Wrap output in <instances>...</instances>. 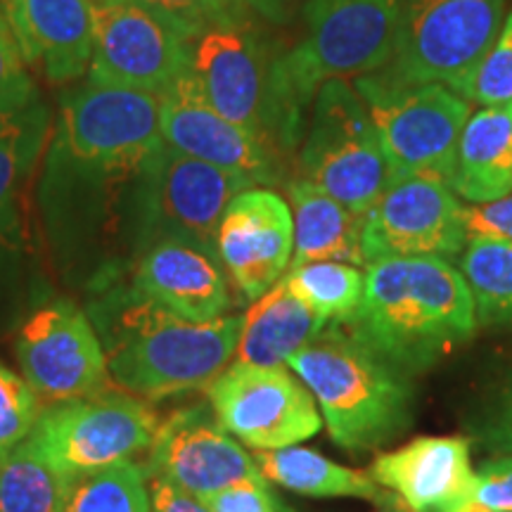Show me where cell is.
<instances>
[{
    "mask_svg": "<svg viewBox=\"0 0 512 512\" xmlns=\"http://www.w3.org/2000/svg\"><path fill=\"white\" fill-rule=\"evenodd\" d=\"M285 188L294 221L290 266H302L309 261L366 264L361 252V216L302 176L287 181Z\"/></svg>",
    "mask_w": 512,
    "mask_h": 512,
    "instance_id": "cell-23",
    "label": "cell"
},
{
    "mask_svg": "<svg viewBox=\"0 0 512 512\" xmlns=\"http://www.w3.org/2000/svg\"><path fill=\"white\" fill-rule=\"evenodd\" d=\"M112 387L143 401L207 389L235 358L242 316L192 323L119 287L91 311Z\"/></svg>",
    "mask_w": 512,
    "mask_h": 512,
    "instance_id": "cell-1",
    "label": "cell"
},
{
    "mask_svg": "<svg viewBox=\"0 0 512 512\" xmlns=\"http://www.w3.org/2000/svg\"><path fill=\"white\" fill-rule=\"evenodd\" d=\"M351 335L406 377L420 375L475 335L477 311L463 273L439 256L368 264Z\"/></svg>",
    "mask_w": 512,
    "mask_h": 512,
    "instance_id": "cell-2",
    "label": "cell"
},
{
    "mask_svg": "<svg viewBox=\"0 0 512 512\" xmlns=\"http://www.w3.org/2000/svg\"><path fill=\"white\" fill-rule=\"evenodd\" d=\"M143 472L171 479L197 498L235 484L266 482L252 453L230 437L204 403L178 408L159 422Z\"/></svg>",
    "mask_w": 512,
    "mask_h": 512,
    "instance_id": "cell-16",
    "label": "cell"
},
{
    "mask_svg": "<svg viewBox=\"0 0 512 512\" xmlns=\"http://www.w3.org/2000/svg\"><path fill=\"white\" fill-rule=\"evenodd\" d=\"M64 512H150L143 465L121 460L69 477Z\"/></svg>",
    "mask_w": 512,
    "mask_h": 512,
    "instance_id": "cell-30",
    "label": "cell"
},
{
    "mask_svg": "<svg viewBox=\"0 0 512 512\" xmlns=\"http://www.w3.org/2000/svg\"><path fill=\"white\" fill-rule=\"evenodd\" d=\"M200 501L207 505L209 512H290L268 489V482L235 484Z\"/></svg>",
    "mask_w": 512,
    "mask_h": 512,
    "instance_id": "cell-35",
    "label": "cell"
},
{
    "mask_svg": "<svg viewBox=\"0 0 512 512\" xmlns=\"http://www.w3.org/2000/svg\"><path fill=\"white\" fill-rule=\"evenodd\" d=\"M38 98L8 17L0 10V112L19 110Z\"/></svg>",
    "mask_w": 512,
    "mask_h": 512,
    "instance_id": "cell-34",
    "label": "cell"
},
{
    "mask_svg": "<svg viewBox=\"0 0 512 512\" xmlns=\"http://www.w3.org/2000/svg\"><path fill=\"white\" fill-rule=\"evenodd\" d=\"M211 411L230 437L254 451H278L323 427L309 387L287 366L235 361L207 387Z\"/></svg>",
    "mask_w": 512,
    "mask_h": 512,
    "instance_id": "cell-12",
    "label": "cell"
},
{
    "mask_svg": "<svg viewBox=\"0 0 512 512\" xmlns=\"http://www.w3.org/2000/svg\"><path fill=\"white\" fill-rule=\"evenodd\" d=\"M131 285L192 323L226 316L230 294L219 256L183 240H157L138 254Z\"/></svg>",
    "mask_w": 512,
    "mask_h": 512,
    "instance_id": "cell-21",
    "label": "cell"
},
{
    "mask_svg": "<svg viewBox=\"0 0 512 512\" xmlns=\"http://www.w3.org/2000/svg\"><path fill=\"white\" fill-rule=\"evenodd\" d=\"M467 238L465 207L448 185L430 178L389 183L361 216V252L366 266L406 256L453 259L463 252Z\"/></svg>",
    "mask_w": 512,
    "mask_h": 512,
    "instance_id": "cell-15",
    "label": "cell"
},
{
    "mask_svg": "<svg viewBox=\"0 0 512 512\" xmlns=\"http://www.w3.org/2000/svg\"><path fill=\"white\" fill-rule=\"evenodd\" d=\"M451 190L470 204L512 192V100L479 107L460 133Z\"/></svg>",
    "mask_w": 512,
    "mask_h": 512,
    "instance_id": "cell-22",
    "label": "cell"
},
{
    "mask_svg": "<svg viewBox=\"0 0 512 512\" xmlns=\"http://www.w3.org/2000/svg\"><path fill=\"white\" fill-rule=\"evenodd\" d=\"M150 491V512H209L200 498L162 475H145Z\"/></svg>",
    "mask_w": 512,
    "mask_h": 512,
    "instance_id": "cell-39",
    "label": "cell"
},
{
    "mask_svg": "<svg viewBox=\"0 0 512 512\" xmlns=\"http://www.w3.org/2000/svg\"><path fill=\"white\" fill-rule=\"evenodd\" d=\"M138 3L162 17L188 41H195L197 36L216 24L249 15L233 0H138Z\"/></svg>",
    "mask_w": 512,
    "mask_h": 512,
    "instance_id": "cell-32",
    "label": "cell"
},
{
    "mask_svg": "<svg viewBox=\"0 0 512 512\" xmlns=\"http://www.w3.org/2000/svg\"><path fill=\"white\" fill-rule=\"evenodd\" d=\"M472 501L494 512H512V456L489 460L475 470Z\"/></svg>",
    "mask_w": 512,
    "mask_h": 512,
    "instance_id": "cell-36",
    "label": "cell"
},
{
    "mask_svg": "<svg viewBox=\"0 0 512 512\" xmlns=\"http://www.w3.org/2000/svg\"><path fill=\"white\" fill-rule=\"evenodd\" d=\"M304 34L275 57L280 145L302 143L306 112L325 81L380 72L396 48L401 0H306Z\"/></svg>",
    "mask_w": 512,
    "mask_h": 512,
    "instance_id": "cell-3",
    "label": "cell"
},
{
    "mask_svg": "<svg viewBox=\"0 0 512 512\" xmlns=\"http://www.w3.org/2000/svg\"><path fill=\"white\" fill-rule=\"evenodd\" d=\"M159 128L171 150L245 176L254 185H275L283 176L280 152L221 117L192 69L159 95Z\"/></svg>",
    "mask_w": 512,
    "mask_h": 512,
    "instance_id": "cell-17",
    "label": "cell"
},
{
    "mask_svg": "<svg viewBox=\"0 0 512 512\" xmlns=\"http://www.w3.org/2000/svg\"><path fill=\"white\" fill-rule=\"evenodd\" d=\"M29 69L50 86H67L88 72L93 57V0H3Z\"/></svg>",
    "mask_w": 512,
    "mask_h": 512,
    "instance_id": "cell-20",
    "label": "cell"
},
{
    "mask_svg": "<svg viewBox=\"0 0 512 512\" xmlns=\"http://www.w3.org/2000/svg\"><path fill=\"white\" fill-rule=\"evenodd\" d=\"M467 100L479 107L512 100V10L505 15L501 31L479 64Z\"/></svg>",
    "mask_w": 512,
    "mask_h": 512,
    "instance_id": "cell-31",
    "label": "cell"
},
{
    "mask_svg": "<svg viewBox=\"0 0 512 512\" xmlns=\"http://www.w3.org/2000/svg\"><path fill=\"white\" fill-rule=\"evenodd\" d=\"M53 147L86 166L140 169L164 147L159 95L88 81L62 98Z\"/></svg>",
    "mask_w": 512,
    "mask_h": 512,
    "instance_id": "cell-11",
    "label": "cell"
},
{
    "mask_svg": "<svg viewBox=\"0 0 512 512\" xmlns=\"http://www.w3.org/2000/svg\"><path fill=\"white\" fill-rule=\"evenodd\" d=\"M223 271L247 302L283 280L294 254L290 204L268 188H249L228 204L216 235Z\"/></svg>",
    "mask_w": 512,
    "mask_h": 512,
    "instance_id": "cell-18",
    "label": "cell"
},
{
    "mask_svg": "<svg viewBox=\"0 0 512 512\" xmlns=\"http://www.w3.org/2000/svg\"><path fill=\"white\" fill-rule=\"evenodd\" d=\"M15 351L22 377L46 406L112 387L93 320L67 299L31 313L19 330Z\"/></svg>",
    "mask_w": 512,
    "mask_h": 512,
    "instance_id": "cell-14",
    "label": "cell"
},
{
    "mask_svg": "<svg viewBox=\"0 0 512 512\" xmlns=\"http://www.w3.org/2000/svg\"><path fill=\"white\" fill-rule=\"evenodd\" d=\"M351 86L377 128L392 183L430 178L451 188L472 102L444 83H406L384 72L356 76Z\"/></svg>",
    "mask_w": 512,
    "mask_h": 512,
    "instance_id": "cell-5",
    "label": "cell"
},
{
    "mask_svg": "<svg viewBox=\"0 0 512 512\" xmlns=\"http://www.w3.org/2000/svg\"><path fill=\"white\" fill-rule=\"evenodd\" d=\"M256 465L266 482L283 486L306 498H358L375 505H389L392 496L368 472L339 465L304 446H287L278 451H254Z\"/></svg>",
    "mask_w": 512,
    "mask_h": 512,
    "instance_id": "cell-25",
    "label": "cell"
},
{
    "mask_svg": "<svg viewBox=\"0 0 512 512\" xmlns=\"http://www.w3.org/2000/svg\"><path fill=\"white\" fill-rule=\"evenodd\" d=\"M467 235H489L512 242V192L501 200L465 207Z\"/></svg>",
    "mask_w": 512,
    "mask_h": 512,
    "instance_id": "cell-37",
    "label": "cell"
},
{
    "mask_svg": "<svg viewBox=\"0 0 512 512\" xmlns=\"http://www.w3.org/2000/svg\"><path fill=\"white\" fill-rule=\"evenodd\" d=\"M249 188H254L249 178L181 155L164 143L133 178L131 207L138 254L152 242L171 238L219 256V223L228 204Z\"/></svg>",
    "mask_w": 512,
    "mask_h": 512,
    "instance_id": "cell-6",
    "label": "cell"
},
{
    "mask_svg": "<svg viewBox=\"0 0 512 512\" xmlns=\"http://www.w3.org/2000/svg\"><path fill=\"white\" fill-rule=\"evenodd\" d=\"M93 8L91 83L162 95L192 69V41L138 0H93Z\"/></svg>",
    "mask_w": 512,
    "mask_h": 512,
    "instance_id": "cell-13",
    "label": "cell"
},
{
    "mask_svg": "<svg viewBox=\"0 0 512 512\" xmlns=\"http://www.w3.org/2000/svg\"><path fill=\"white\" fill-rule=\"evenodd\" d=\"M456 512H494V510H489V508H484V505H479V503H475V501H470V503L460 505V508H458Z\"/></svg>",
    "mask_w": 512,
    "mask_h": 512,
    "instance_id": "cell-41",
    "label": "cell"
},
{
    "mask_svg": "<svg viewBox=\"0 0 512 512\" xmlns=\"http://www.w3.org/2000/svg\"><path fill=\"white\" fill-rule=\"evenodd\" d=\"M368 475L411 512H456L475 494L470 441L463 437H418L380 453Z\"/></svg>",
    "mask_w": 512,
    "mask_h": 512,
    "instance_id": "cell-19",
    "label": "cell"
},
{
    "mask_svg": "<svg viewBox=\"0 0 512 512\" xmlns=\"http://www.w3.org/2000/svg\"><path fill=\"white\" fill-rule=\"evenodd\" d=\"M192 74L204 98L221 117L283 150L273 95L275 53L256 17L242 15L216 24L190 43Z\"/></svg>",
    "mask_w": 512,
    "mask_h": 512,
    "instance_id": "cell-10",
    "label": "cell"
},
{
    "mask_svg": "<svg viewBox=\"0 0 512 512\" xmlns=\"http://www.w3.org/2000/svg\"><path fill=\"white\" fill-rule=\"evenodd\" d=\"M458 271L475 299L477 323H512V242L470 235Z\"/></svg>",
    "mask_w": 512,
    "mask_h": 512,
    "instance_id": "cell-27",
    "label": "cell"
},
{
    "mask_svg": "<svg viewBox=\"0 0 512 512\" xmlns=\"http://www.w3.org/2000/svg\"><path fill=\"white\" fill-rule=\"evenodd\" d=\"M283 280L325 323H347L366 292V273L342 261H309L290 266Z\"/></svg>",
    "mask_w": 512,
    "mask_h": 512,
    "instance_id": "cell-29",
    "label": "cell"
},
{
    "mask_svg": "<svg viewBox=\"0 0 512 512\" xmlns=\"http://www.w3.org/2000/svg\"><path fill=\"white\" fill-rule=\"evenodd\" d=\"M505 19V0H401L392 60L380 72L406 83H444L467 100Z\"/></svg>",
    "mask_w": 512,
    "mask_h": 512,
    "instance_id": "cell-7",
    "label": "cell"
},
{
    "mask_svg": "<svg viewBox=\"0 0 512 512\" xmlns=\"http://www.w3.org/2000/svg\"><path fill=\"white\" fill-rule=\"evenodd\" d=\"M382 512H411L406 508V505H389L387 510H382Z\"/></svg>",
    "mask_w": 512,
    "mask_h": 512,
    "instance_id": "cell-42",
    "label": "cell"
},
{
    "mask_svg": "<svg viewBox=\"0 0 512 512\" xmlns=\"http://www.w3.org/2000/svg\"><path fill=\"white\" fill-rule=\"evenodd\" d=\"M43 403L29 382L0 366V448L15 446L34 430Z\"/></svg>",
    "mask_w": 512,
    "mask_h": 512,
    "instance_id": "cell-33",
    "label": "cell"
},
{
    "mask_svg": "<svg viewBox=\"0 0 512 512\" xmlns=\"http://www.w3.org/2000/svg\"><path fill=\"white\" fill-rule=\"evenodd\" d=\"M285 280L275 283L266 294L254 299L242 316L240 342L235 358L256 366H287V361L306 347L325 328Z\"/></svg>",
    "mask_w": 512,
    "mask_h": 512,
    "instance_id": "cell-24",
    "label": "cell"
},
{
    "mask_svg": "<svg viewBox=\"0 0 512 512\" xmlns=\"http://www.w3.org/2000/svg\"><path fill=\"white\" fill-rule=\"evenodd\" d=\"M50 131V112L41 100L0 112V226L10 214L19 185L31 174Z\"/></svg>",
    "mask_w": 512,
    "mask_h": 512,
    "instance_id": "cell-28",
    "label": "cell"
},
{
    "mask_svg": "<svg viewBox=\"0 0 512 512\" xmlns=\"http://www.w3.org/2000/svg\"><path fill=\"white\" fill-rule=\"evenodd\" d=\"M233 3L256 19L283 27L302 12L306 0H233Z\"/></svg>",
    "mask_w": 512,
    "mask_h": 512,
    "instance_id": "cell-40",
    "label": "cell"
},
{
    "mask_svg": "<svg viewBox=\"0 0 512 512\" xmlns=\"http://www.w3.org/2000/svg\"><path fill=\"white\" fill-rule=\"evenodd\" d=\"M482 439L491 451L512 456V380L505 384V389L498 394V399L486 415L482 425Z\"/></svg>",
    "mask_w": 512,
    "mask_h": 512,
    "instance_id": "cell-38",
    "label": "cell"
},
{
    "mask_svg": "<svg viewBox=\"0 0 512 512\" xmlns=\"http://www.w3.org/2000/svg\"><path fill=\"white\" fill-rule=\"evenodd\" d=\"M302 178L363 216L392 183L368 107L347 79L325 81L299 150Z\"/></svg>",
    "mask_w": 512,
    "mask_h": 512,
    "instance_id": "cell-8",
    "label": "cell"
},
{
    "mask_svg": "<svg viewBox=\"0 0 512 512\" xmlns=\"http://www.w3.org/2000/svg\"><path fill=\"white\" fill-rule=\"evenodd\" d=\"M287 368L309 387L330 439L347 451H373L411 425V377L382 361L342 323L325 325Z\"/></svg>",
    "mask_w": 512,
    "mask_h": 512,
    "instance_id": "cell-4",
    "label": "cell"
},
{
    "mask_svg": "<svg viewBox=\"0 0 512 512\" xmlns=\"http://www.w3.org/2000/svg\"><path fill=\"white\" fill-rule=\"evenodd\" d=\"M67 484L29 439L0 448V512H64Z\"/></svg>",
    "mask_w": 512,
    "mask_h": 512,
    "instance_id": "cell-26",
    "label": "cell"
},
{
    "mask_svg": "<svg viewBox=\"0 0 512 512\" xmlns=\"http://www.w3.org/2000/svg\"><path fill=\"white\" fill-rule=\"evenodd\" d=\"M157 427L150 401L110 387L95 396L43 406L27 439L62 475L74 477L147 456Z\"/></svg>",
    "mask_w": 512,
    "mask_h": 512,
    "instance_id": "cell-9",
    "label": "cell"
}]
</instances>
